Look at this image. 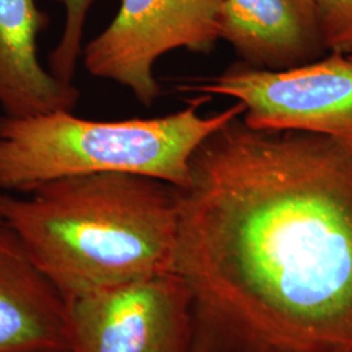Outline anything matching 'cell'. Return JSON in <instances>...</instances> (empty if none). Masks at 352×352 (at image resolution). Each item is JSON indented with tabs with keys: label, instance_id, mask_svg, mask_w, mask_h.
<instances>
[{
	"label": "cell",
	"instance_id": "8992f818",
	"mask_svg": "<svg viewBox=\"0 0 352 352\" xmlns=\"http://www.w3.org/2000/svg\"><path fill=\"white\" fill-rule=\"evenodd\" d=\"M188 289L174 272L68 300L72 352H189Z\"/></svg>",
	"mask_w": 352,
	"mask_h": 352
},
{
	"label": "cell",
	"instance_id": "277c9868",
	"mask_svg": "<svg viewBox=\"0 0 352 352\" xmlns=\"http://www.w3.org/2000/svg\"><path fill=\"white\" fill-rule=\"evenodd\" d=\"M175 89L238 100L245 106L244 123L254 129L309 132L352 144V56L330 54L280 71L240 62Z\"/></svg>",
	"mask_w": 352,
	"mask_h": 352
},
{
	"label": "cell",
	"instance_id": "52a82bcc",
	"mask_svg": "<svg viewBox=\"0 0 352 352\" xmlns=\"http://www.w3.org/2000/svg\"><path fill=\"white\" fill-rule=\"evenodd\" d=\"M0 352H72L68 300L3 223Z\"/></svg>",
	"mask_w": 352,
	"mask_h": 352
},
{
	"label": "cell",
	"instance_id": "6da1fadb",
	"mask_svg": "<svg viewBox=\"0 0 352 352\" xmlns=\"http://www.w3.org/2000/svg\"><path fill=\"white\" fill-rule=\"evenodd\" d=\"M241 116L176 188L189 352H352V144Z\"/></svg>",
	"mask_w": 352,
	"mask_h": 352
},
{
	"label": "cell",
	"instance_id": "9c48e42d",
	"mask_svg": "<svg viewBox=\"0 0 352 352\" xmlns=\"http://www.w3.org/2000/svg\"><path fill=\"white\" fill-rule=\"evenodd\" d=\"M49 14L37 0H0V109L8 118L74 111L80 91L46 69L38 56V37Z\"/></svg>",
	"mask_w": 352,
	"mask_h": 352
},
{
	"label": "cell",
	"instance_id": "30bf717a",
	"mask_svg": "<svg viewBox=\"0 0 352 352\" xmlns=\"http://www.w3.org/2000/svg\"><path fill=\"white\" fill-rule=\"evenodd\" d=\"M65 10V24L58 45L49 55L51 74L64 82H74L77 62L82 54V36L94 0H58Z\"/></svg>",
	"mask_w": 352,
	"mask_h": 352
},
{
	"label": "cell",
	"instance_id": "ba28073f",
	"mask_svg": "<svg viewBox=\"0 0 352 352\" xmlns=\"http://www.w3.org/2000/svg\"><path fill=\"white\" fill-rule=\"evenodd\" d=\"M221 39L252 67L280 71L325 50L315 0H225Z\"/></svg>",
	"mask_w": 352,
	"mask_h": 352
},
{
	"label": "cell",
	"instance_id": "3957f363",
	"mask_svg": "<svg viewBox=\"0 0 352 352\" xmlns=\"http://www.w3.org/2000/svg\"><path fill=\"white\" fill-rule=\"evenodd\" d=\"M187 109L162 118L98 122L74 111L29 118L0 116V189L30 193L63 177L101 173L148 176L184 188L197 148L245 113L241 102L212 116Z\"/></svg>",
	"mask_w": 352,
	"mask_h": 352
},
{
	"label": "cell",
	"instance_id": "8fae6325",
	"mask_svg": "<svg viewBox=\"0 0 352 352\" xmlns=\"http://www.w3.org/2000/svg\"><path fill=\"white\" fill-rule=\"evenodd\" d=\"M325 50L352 56V0H315Z\"/></svg>",
	"mask_w": 352,
	"mask_h": 352
},
{
	"label": "cell",
	"instance_id": "5b68a950",
	"mask_svg": "<svg viewBox=\"0 0 352 352\" xmlns=\"http://www.w3.org/2000/svg\"><path fill=\"white\" fill-rule=\"evenodd\" d=\"M225 0H122L113 21L87 43L89 74L132 91L144 106L161 96L155 63L177 49L208 54L221 39Z\"/></svg>",
	"mask_w": 352,
	"mask_h": 352
},
{
	"label": "cell",
	"instance_id": "7c38bea8",
	"mask_svg": "<svg viewBox=\"0 0 352 352\" xmlns=\"http://www.w3.org/2000/svg\"><path fill=\"white\" fill-rule=\"evenodd\" d=\"M0 223H1V221H0Z\"/></svg>",
	"mask_w": 352,
	"mask_h": 352
},
{
	"label": "cell",
	"instance_id": "7a4b0ae2",
	"mask_svg": "<svg viewBox=\"0 0 352 352\" xmlns=\"http://www.w3.org/2000/svg\"><path fill=\"white\" fill-rule=\"evenodd\" d=\"M29 195L0 193V221L67 300L173 272L177 202L171 184L101 173L52 180Z\"/></svg>",
	"mask_w": 352,
	"mask_h": 352
}]
</instances>
